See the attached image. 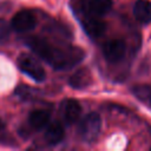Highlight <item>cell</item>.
I'll return each instance as SVG.
<instances>
[{"label": "cell", "instance_id": "obj_1", "mask_svg": "<svg viewBox=\"0 0 151 151\" xmlns=\"http://www.w3.org/2000/svg\"><path fill=\"white\" fill-rule=\"evenodd\" d=\"M27 44L37 55L55 70L71 68L79 64L85 57V53L80 47L71 45L58 46L38 37H31L27 40Z\"/></svg>", "mask_w": 151, "mask_h": 151}, {"label": "cell", "instance_id": "obj_2", "mask_svg": "<svg viewBox=\"0 0 151 151\" xmlns=\"http://www.w3.org/2000/svg\"><path fill=\"white\" fill-rule=\"evenodd\" d=\"M100 127L101 119L99 114L96 112H91L81 119L78 127V134L83 142L92 143L98 138L100 133Z\"/></svg>", "mask_w": 151, "mask_h": 151}, {"label": "cell", "instance_id": "obj_3", "mask_svg": "<svg viewBox=\"0 0 151 151\" xmlns=\"http://www.w3.org/2000/svg\"><path fill=\"white\" fill-rule=\"evenodd\" d=\"M18 66L24 73H26L27 76H29L32 79L37 81H42L46 77V73L42 66L38 63L35 58H33L27 53H22L19 55Z\"/></svg>", "mask_w": 151, "mask_h": 151}, {"label": "cell", "instance_id": "obj_4", "mask_svg": "<svg viewBox=\"0 0 151 151\" xmlns=\"http://www.w3.org/2000/svg\"><path fill=\"white\" fill-rule=\"evenodd\" d=\"M79 21L84 28V31L92 38H98L100 37L105 29H106V24L99 19V17L91 14L90 12H83L81 14H78Z\"/></svg>", "mask_w": 151, "mask_h": 151}, {"label": "cell", "instance_id": "obj_5", "mask_svg": "<svg viewBox=\"0 0 151 151\" xmlns=\"http://www.w3.org/2000/svg\"><path fill=\"white\" fill-rule=\"evenodd\" d=\"M35 24H37L35 15L31 11L24 9V11L18 12L13 17L12 22H11V26L17 32L25 33V32H28V31L33 29L34 26H35Z\"/></svg>", "mask_w": 151, "mask_h": 151}, {"label": "cell", "instance_id": "obj_6", "mask_svg": "<svg viewBox=\"0 0 151 151\" xmlns=\"http://www.w3.org/2000/svg\"><path fill=\"white\" fill-rule=\"evenodd\" d=\"M104 57L110 63L120 61L126 53V44L122 39H113L107 41L103 47Z\"/></svg>", "mask_w": 151, "mask_h": 151}, {"label": "cell", "instance_id": "obj_7", "mask_svg": "<svg viewBox=\"0 0 151 151\" xmlns=\"http://www.w3.org/2000/svg\"><path fill=\"white\" fill-rule=\"evenodd\" d=\"M81 107L76 99H65L60 105V114L65 123L73 124L80 116Z\"/></svg>", "mask_w": 151, "mask_h": 151}, {"label": "cell", "instance_id": "obj_8", "mask_svg": "<svg viewBox=\"0 0 151 151\" xmlns=\"http://www.w3.org/2000/svg\"><path fill=\"white\" fill-rule=\"evenodd\" d=\"M68 83H70V85H71L73 88L83 90V88L87 87V86L92 83L91 72H90L87 68H79L78 71H76V72L71 76Z\"/></svg>", "mask_w": 151, "mask_h": 151}, {"label": "cell", "instance_id": "obj_9", "mask_svg": "<svg viewBox=\"0 0 151 151\" xmlns=\"http://www.w3.org/2000/svg\"><path fill=\"white\" fill-rule=\"evenodd\" d=\"M133 14L139 22L150 24L151 22V1L137 0L133 6Z\"/></svg>", "mask_w": 151, "mask_h": 151}, {"label": "cell", "instance_id": "obj_10", "mask_svg": "<svg viewBox=\"0 0 151 151\" xmlns=\"http://www.w3.org/2000/svg\"><path fill=\"white\" fill-rule=\"evenodd\" d=\"M64 127L60 123H51L45 133H44V139L48 145H57L60 143L64 138Z\"/></svg>", "mask_w": 151, "mask_h": 151}, {"label": "cell", "instance_id": "obj_11", "mask_svg": "<svg viewBox=\"0 0 151 151\" xmlns=\"http://www.w3.org/2000/svg\"><path fill=\"white\" fill-rule=\"evenodd\" d=\"M50 112L46 110H34L28 117V124L35 130H40L48 125L50 123Z\"/></svg>", "mask_w": 151, "mask_h": 151}, {"label": "cell", "instance_id": "obj_12", "mask_svg": "<svg viewBox=\"0 0 151 151\" xmlns=\"http://www.w3.org/2000/svg\"><path fill=\"white\" fill-rule=\"evenodd\" d=\"M111 7L112 0H87L86 2V11L97 17L106 14Z\"/></svg>", "mask_w": 151, "mask_h": 151}, {"label": "cell", "instance_id": "obj_13", "mask_svg": "<svg viewBox=\"0 0 151 151\" xmlns=\"http://www.w3.org/2000/svg\"><path fill=\"white\" fill-rule=\"evenodd\" d=\"M133 93L134 96L144 101V103H147V104H151V87L147 86V85H137L133 87Z\"/></svg>", "mask_w": 151, "mask_h": 151}, {"label": "cell", "instance_id": "obj_14", "mask_svg": "<svg viewBox=\"0 0 151 151\" xmlns=\"http://www.w3.org/2000/svg\"><path fill=\"white\" fill-rule=\"evenodd\" d=\"M11 28L12 26L5 19H0V42H4L7 40L11 33Z\"/></svg>", "mask_w": 151, "mask_h": 151}, {"label": "cell", "instance_id": "obj_15", "mask_svg": "<svg viewBox=\"0 0 151 151\" xmlns=\"http://www.w3.org/2000/svg\"><path fill=\"white\" fill-rule=\"evenodd\" d=\"M4 127H5V126H4V123H2L1 120H0V132H1L2 130H4Z\"/></svg>", "mask_w": 151, "mask_h": 151}]
</instances>
